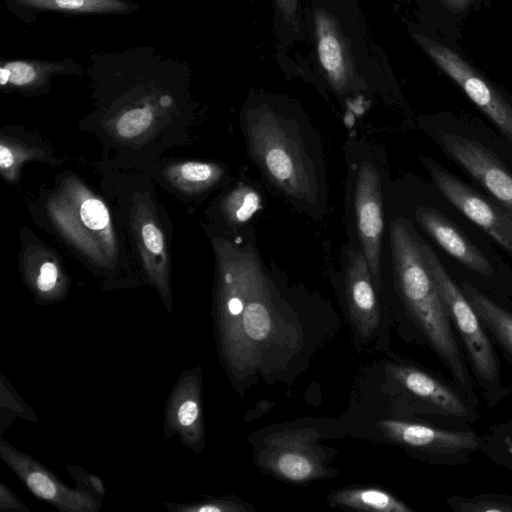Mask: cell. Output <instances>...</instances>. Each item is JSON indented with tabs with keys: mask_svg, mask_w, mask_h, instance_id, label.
<instances>
[{
	"mask_svg": "<svg viewBox=\"0 0 512 512\" xmlns=\"http://www.w3.org/2000/svg\"><path fill=\"white\" fill-rule=\"evenodd\" d=\"M154 121L150 106L136 107L123 112L115 121V131L123 139H133L145 132Z\"/></svg>",
	"mask_w": 512,
	"mask_h": 512,
	"instance_id": "25",
	"label": "cell"
},
{
	"mask_svg": "<svg viewBox=\"0 0 512 512\" xmlns=\"http://www.w3.org/2000/svg\"><path fill=\"white\" fill-rule=\"evenodd\" d=\"M49 213L83 253L101 265L117 258V244L106 205L76 180L66 181L48 202Z\"/></svg>",
	"mask_w": 512,
	"mask_h": 512,
	"instance_id": "3",
	"label": "cell"
},
{
	"mask_svg": "<svg viewBox=\"0 0 512 512\" xmlns=\"http://www.w3.org/2000/svg\"><path fill=\"white\" fill-rule=\"evenodd\" d=\"M314 32L319 63L333 86L343 93L353 78V62L339 23L325 10L314 12Z\"/></svg>",
	"mask_w": 512,
	"mask_h": 512,
	"instance_id": "16",
	"label": "cell"
},
{
	"mask_svg": "<svg viewBox=\"0 0 512 512\" xmlns=\"http://www.w3.org/2000/svg\"><path fill=\"white\" fill-rule=\"evenodd\" d=\"M22 473L23 481L29 489L38 497L50 501L52 503L63 504L66 501L63 496L68 499L74 495L71 491L65 489L56 480H54L46 471L38 468L25 469Z\"/></svg>",
	"mask_w": 512,
	"mask_h": 512,
	"instance_id": "24",
	"label": "cell"
},
{
	"mask_svg": "<svg viewBox=\"0 0 512 512\" xmlns=\"http://www.w3.org/2000/svg\"><path fill=\"white\" fill-rule=\"evenodd\" d=\"M451 505L462 512H512V499L504 497L460 498Z\"/></svg>",
	"mask_w": 512,
	"mask_h": 512,
	"instance_id": "26",
	"label": "cell"
},
{
	"mask_svg": "<svg viewBox=\"0 0 512 512\" xmlns=\"http://www.w3.org/2000/svg\"><path fill=\"white\" fill-rule=\"evenodd\" d=\"M63 62L13 60L0 68V84L17 88H34L45 84L50 76L64 69Z\"/></svg>",
	"mask_w": 512,
	"mask_h": 512,
	"instance_id": "20",
	"label": "cell"
},
{
	"mask_svg": "<svg viewBox=\"0 0 512 512\" xmlns=\"http://www.w3.org/2000/svg\"><path fill=\"white\" fill-rule=\"evenodd\" d=\"M131 224L145 271L163 293L168 289L169 260L161 227L144 196H136L131 208Z\"/></svg>",
	"mask_w": 512,
	"mask_h": 512,
	"instance_id": "13",
	"label": "cell"
},
{
	"mask_svg": "<svg viewBox=\"0 0 512 512\" xmlns=\"http://www.w3.org/2000/svg\"><path fill=\"white\" fill-rule=\"evenodd\" d=\"M449 11L461 12L465 10L473 0H439Z\"/></svg>",
	"mask_w": 512,
	"mask_h": 512,
	"instance_id": "32",
	"label": "cell"
},
{
	"mask_svg": "<svg viewBox=\"0 0 512 512\" xmlns=\"http://www.w3.org/2000/svg\"><path fill=\"white\" fill-rule=\"evenodd\" d=\"M218 262V315L223 348L235 371L251 373L256 368L243 334L242 322L249 287L251 247L240 248L216 238Z\"/></svg>",
	"mask_w": 512,
	"mask_h": 512,
	"instance_id": "4",
	"label": "cell"
},
{
	"mask_svg": "<svg viewBox=\"0 0 512 512\" xmlns=\"http://www.w3.org/2000/svg\"><path fill=\"white\" fill-rule=\"evenodd\" d=\"M278 12L287 23L295 24L299 0H275Z\"/></svg>",
	"mask_w": 512,
	"mask_h": 512,
	"instance_id": "31",
	"label": "cell"
},
{
	"mask_svg": "<svg viewBox=\"0 0 512 512\" xmlns=\"http://www.w3.org/2000/svg\"><path fill=\"white\" fill-rule=\"evenodd\" d=\"M377 427L388 439L400 445L444 459L466 456L479 445L471 431L443 430L396 419L381 420Z\"/></svg>",
	"mask_w": 512,
	"mask_h": 512,
	"instance_id": "11",
	"label": "cell"
},
{
	"mask_svg": "<svg viewBox=\"0 0 512 512\" xmlns=\"http://www.w3.org/2000/svg\"><path fill=\"white\" fill-rule=\"evenodd\" d=\"M200 408L195 398L183 402L177 411V420L184 427H191L199 420Z\"/></svg>",
	"mask_w": 512,
	"mask_h": 512,
	"instance_id": "30",
	"label": "cell"
},
{
	"mask_svg": "<svg viewBox=\"0 0 512 512\" xmlns=\"http://www.w3.org/2000/svg\"><path fill=\"white\" fill-rule=\"evenodd\" d=\"M390 375L405 395L423 411L465 418L469 410L460 395L423 370L409 365H389Z\"/></svg>",
	"mask_w": 512,
	"mask_h": 512,
	"instance_id": "12",
	"label": "cell"
},
{
	"mask_svg": "<svg viewBox=\"0 0 512 512\" xmlns=\"http://www.w3.org/2000/svg\"><path fill=\"white\" fill-rule=\"evenodd\" d=\"M316 438L317 433L309 429L272 434L265 440L259 463L278 478L294 483L320 478L326 468L313 446Z\"/></svg>",
	"mask_w": 512,
	"mask_h": 512,
	"instance_id": "7",
	"label": "cell"
},
{
	"mask_svg": "<svg viewBox=\"0 0 512 512\" xmlns=\"http://www.w3.org/2000/svg\"><path fill=\"white\" fill-rule=\"evenodd\" d=\"M376 290L362 251H350L345 274V294L350 317L363 337H369L380 322Z\"/></svg>",
	"mask_w": 512,
	"mask_h": 512,
	"instance_id": "15",
	"label": "cell"
},
{
	"mask_svg": "<svg viewBox=\"0 0 512 512\" xmlns=\"http://www.w3.org/2000/svg\"><path fill=\"white\" fill-rule=\"evenodd\" d=\"M260 207L259 194L247 185H240L232 190L222 203L223 213L233 224H242L248 221Z\"/></svg>",
	"mask_w": 512,
	"mask_h": 512,
	"instance_id": "23",
	"label": "cell"
},
{
	"mask_svg": "<svg viewBox=\"0 0 512 512\" xmlns=\"http://www.w3.org/2000/svg\"><path fill=\"white\" fill-rule=\"evenodd\" d=\"M421 160L443 196L512 254V214L475 192L433 160L425 157Z\"/></svg>",
	"mask_w": 512,
	"mask_h": 512,
	"instance_id": "8",
	"label": "cell"
},
{
	"mask_svg": "<svg viewBox=\"0 0 512 512\" xmlns=\"http://www.w3.org/2000/svg\"><path fill=\"white\" fill-rule=\"evenodd\" d=\"M328 501L341 506L364 511L410 512L411 509L391 493L377 487L346 488L332 492Z\"/></svg>",
	"mask_w": 512,
	"mask_h": 512,
	"instance_id": "18",
	"label": "cell"
},
{
	"mask_svg": "<svg viewBox=\"0 0 512 512\" xmlns=\"http://www.w3.org/2000/svg\"><path fill=\"white\" fill-rule=\"evenodd\" d=\"M242 328L249 353L257 365L260 345L269 338L273 329V307L268 279L252 247Z\"/></svg>",
	"mask_w": 512,
	"mask_h": 512,
	"instance_id": "14",
	"label": "cell"
},
{
	"mask_svg": "<svg viewBox=\"0 0 512 512\" xmlns=\"http://www.w3.org/2000/svg\"><path fill=\"white\" fill-rule=\"evenodd\" d=\"M17 6L38 11L69 13L128 12L131 4L123 0H12Z\"/></svg>",
	"mask_w": 512,
	"mask_h": 512,
	"instance_id": "22",
	"label": "cell"
},
{
	"mask_svg": "<svg viewBox=\"0 0 512 512\" xmlns=\"http://www.w3.org/2000/svg\"><path fill=\"white\" fill-rule=\"evenodd\" d=\"M424 262L435 281L449 316L468 350L478 377L484 384L499 383V366L479 317L463 291L452 280L432 248L420 238Z\"/></svg>",
	"mask_w": 512,
	"mask_h": 512,
	"instance_id": "5",
	"label": "cell"
},
{
	"mask_svg": "<svg viewBox=\"0 0 512 512\" xmlns=\"http://www.w3.org/2000/svg\"><path fill=\"white\" fill-rule=\"evenodd\" d=\"M415 217L434 241L464 267L484 276L495 273L483 253L439 211L420 206L415 210Z\"/></svg>",
	"mask_w": 512,
	"mask_h": 512,
	"instance_id": "17",
	"label": "cell"
},
{
	"mask_svg": "<svg viewBox=\"0 0 512 512\" xmlns=\"http://www.w3.org/2000/svg\"><path fill=\"white\" fill-rule=\"evenodd\" d=\"M462 291L476 312L479 320L487 326L504 348L512 354V314L501 308L468 282Z\"/></svg>",
	"mask_w": 512,
	"mask_h": 512,
	"instance_id": "19",
	"label": "cell"
},
{
	"mask_svg": "<svg viewBox=\"0 0 512 512\" xmlns=\"http://www.w3.org/2000/svg\"><path fill=\"white\" fill-rule=\"evenodd\" d=\"M411 36L435 64L456 82L469 99L512 142V105L476 69L450 47L426 35Z\"/></svg>",
	"mask_w": 512,
	"mask_h": 512,
	"instance_id": "6",
	"label": "cell"
},
{
	"mask_svg": "<svg viewBox=\"0 0 512 512\" xmlns=\"http://www.w3.org/2000/svg\"><path fill=\"white\" fill-rule=\"evenodd\" d=\"M188 510L197 512H249L254 509L251 505L238 500L218 499L188 508Z\"/></svg>",
	"mask_w": 512,
	"mask_h": 512,
	"instance_id": "29",
	"label": "cell"
},
{
	"mask_svg": "<svg viewBox=\"0 0 512 512\" xmlns=\"http://www.w3.org/2000/svg\"><path fill=\"white\" fill-rule=\"evenodd\" d=\"M164 174L176 188L195 193L218 182L223 175V170L214 163L191 161L172 165Z\"/></svg>",
	"mask_w": 512,
	"mask_h": 512,
	"instance_id": "21",
	"label": "cell"
},
{
	"mask_svg": "<svg viewBox=\"0 0 512 512\" xmlns=\"http://www.w3.org/2000/svg\"><path fill=\"white\" fill-rule=\"evenodd\" d=\"M443 150L512 214V173L480 142L444 131L437 132Z\"/></svg>",
	"mask_w": 512,
	"mask_h": 512,
	"instance_id": "10",
	"label": "cell"
},
{
	"mask_svg": "<svg viewBox=\"0 0 512 512\" xmlns=\"http://www.w3.org/2000/svg\"><path fill=\"white\" fill-rule=\"evenodd\" d=\"M355 214L360 250L377 290L381 286L380 255L383 234V198L376 168L367 161L359 167L355 186Z\"/></svg>",
	"mask_w": 512,
	"mask_h": 512,
	"instance_id": "9",
	"label": "cell"
},
{
	"mask_svg": "<svg viewBox=\"0 0 512 512\" xmlns=\"http://www.w3.org/2000/svg\"><path fill=\"white\" fill-rule=\"evenodd\" d=\"M509 450L512 453V445L509 446Z\"/></svg>",
	"mask_w": 512,
	"mask_h": 512,
	"instance_id": "33",
	"label": "cell"
},
{
	"mask_svg": "<svg viewBox=\"0 0 512 512\" xmlns=\"http://www.w3.org/2000/svg\"><path fill=\"white\" fill-rule=\"evenodd\" d=\"M33 151L26 148L6 143L2 140L0 145V168L3 175L13 179L19 165L31 157Z\"/></svg>",
	"mask_w": 512,
	"mask_h": 512,
	"instance_id": "27",
	"label": "cell"
},
{
	"mask_svg": "<svg viewBox=\"0 0 512 512\" xmlns=\"http://www.w3.org/2000/svg\"><path fill=\"white\" fill-rule=\"evenodd\" d=\"M60 278L59 268L54 261H44L38 268L36 287L40 292L49 293L55 289Z\"/></svg>",
	"mask_w": 512,
	"mask_h": 512,
	"instance_id": "28",
	"label": "cell"
},
{
	"mask_svg": "<svg viewBox=\"0 0 512 512\" xmlns=\"http://www.w3.org/2000/svg\"><path fill=\"white\" fill-rule=\"evenodd\" d=\"M393 271L401 299L455 381L469 388L449 314L421 253L420 237L403 218L390 225Z\"/></svg>",
	"mask_w": 512,
	"mask_h": 512,
	"instance_id": "1",
	"label": "cell"
},
{
	"mask_svg": "<svg viewBox=\"0 0 512 512\" xmlns=\"http://www.w3.org/2000/svg\"><path fill=\"white\" fill-rule=\"evenodd\" d=\"M246 133L251 155L267 177L287 195L313 201L314 168L291 123L260 107L248 112Z\"/></svg>",
	"mask_w": 512,
	"mask_h": 512,
	"instance_id": "2",
	"label": "cell"
}]
</instances>
